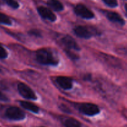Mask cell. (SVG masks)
Returning a JSON list of instances; mask_svg holds the SVG:
<instances>
[{"label":"cell","instance_id":"20","mask_svg":"<svg viewBox=\"0 0 127 127\" xmlns=\"http://www.w3.org/2000/svg\"><path fill=\"white\" fill-rule=\"evenodd\" d=\"M125 9H126V11H127V4H125Z\"/></svg>","mask_w":127,"mask_h":127},{"label":"cell","instance_id":"19","mask_svg":"<svg viewBox=\"0 0 127 127\" xmlns=\"http://www.w3.org/2000/svg\"><path fill=\"white\" fill-rule=\"evenodd\" d=\"M0 100L1 101H3V102H7L8 101L9 99L6 95H4V94H2L1 92H0Z\"/></svg>","mask_w":127,"mask_h":127},{"label":"cell","instance_id":"2","mask_svg":"<svg viewBox=\"0 0 127 127\" xmlns=\"http://www.w3.org/2000/svg\"><path fill=\"white\" fill-rule=\"evenodd\" d=\"M6 117L12 120H22L26 117L24 112L16 107H10L5 113Z\"/></svg>","mask_w":127,"mask_h":127},{"label":"cell","instance_id":"4","mask_svg":"<svg viewBox=\"0 0 127 127\" xmlns=\"http://www.w3.org/2000/svg\"><path fill=\"white\" fill-rule=\"evenodd\" d=\"M17 89H18L19 94L23 97L27 99H32V100H36L37 99V96H36L34 92L26 84L19 83L17 86Z\"/></svg>","mask_w":127,"mask_h":127},{"label":"cell","instance_id":"11","mask_svg":"<svg viewBox=\"0 0 127 127\" xmlns=\"http://www.w3.org/2000/svg\"><path fill=\"white\" fill-rule=\"evenodd\" d=\"M20 104H21V105L22 107L24 108L26 110H28L29 111L32 112L37 114L39 112V108L37 105H35L34 104H33V103L27 101H21L20 102Z\"/></svg>","mask_w":127,"mask_h":127},{"label":"cell","instance_id":"21","mask_svg":"<svg viewBox=\"0 0 127 127\" xmlns=\"http://www.w3.org/2000/svg\"></svg>","mask_w":127,"mask_h":127},{"label":"cell","instance_id":"1","mask_svg":"<svg viewBox=\"0 0 127 127\" xmlns=\"http://www.w3.org/2000/svg\"><path fill=\"white\" fill-rule=\"evenodd\" d=\"M36 59L39 63L44 65L56 66L58 60L52 52L47 49H39L36 52Z\"/></svg>","mask_w":127,"mask_h":127},{"label":"cell","instance_id":"3","mask_svg":"<svg viewBox=\"0 0 127 127\" xmlns=\"http://www.w3.org/2000/svg\"><path fill=\"white\" fill-rule=\"evenodd\" d=\"M79 110L83 114L88 116H94L99 114L100 112L97 105L91 103H83L80 104Z\"/></svg>","mask_w":127,"mask_h":127},{"label":"cell","instance_id":"12","mask_svg":"<svg viewBox=\"0 0 127 127\" xmlns=\"http://www.w3.org/2000/svg\"><path fill=\"white\" fill-rule=\"evenodd\" d=\"M48 6L56 11H61L63 9V6L58 0H48L47 2Z\"/></svg>","mask_w":127,"mask_h":127},{"label":"cell","instance_id":"10","mask_svg":"<svg viewBox=\"0 0 127 127\" xmlns=\"http://www.w3.org/2000/svg\"><path fill=\"white\" fill-rule=\"evenodd\" d=\"M105 16L107 17L108 19L112 22L119 24L120 25H124L125 24V21L124 19L119 14L117 13V12H112V11H107L105 13Z\"/></svg>","mask_w":127,"mask_h":127},{"label":"cell","instance_id":"17","mask_svg":"<svg viewBox=\"0 0 127 127\" xmlns=\"http://www.w3.org/2000/svg\"><path fill=\"white\" fill-rule=\"evenodd\" d=\"M7 57V53L6 50L0 45V59H4Z\"/></svg>","mask_w":127,"mask_h":127},{"label":"cell","instance_id":"9","mask_svg":"<svg viewBox=\"0 0 127 127\" xmlns=\"http://www.w3.org/2000/svg\"><path fill=\"white\" fill-rule=\"evenodd\" d=\"M58 85L64 90H68L71 89L73 87V81L71 78L66 76L57 77L56 79Z\"/></svg>","mask_w":127,"mask_h":127},{"label":"cell","instance_id":"15","mask_svg":"<svg viewBox=\"0 0 127 127\" xmlns=\"http://www.w3.org/2000/svg\"><path fill=\"white\" fill-rule=\"evenodd\" d=\"M8 6L14 9H17L19 6L18 2L15 0H3Z\"/></svg>","mask_w":127,"mask_h":127},{"label":"cell","instance_id":"7","mask_svg":"<svg viewBox=\"0 0 127 127\" xmlns=\"http://www.w3.org/2000/svg\"><path fill=\"white\" fill-rule=\"evenodd\" d=\"M37 11H38V14L45 19L52 21V22H54L57 19L55 14L51 10L47 7H43V6H40L37 8Z\"/></svg>","mask_w":127,"mask_h":127},{"label":"cell","instance_id":"5","mask_svg":"<svg viewBox=\"0 0 127 127\" xmlns=\"http://www.w3.org/2000/svg\"><path fill=\"white\" fill-rule=\"evenodd\" d=\"M74 12L82 18L90 19L94 17V14L90 9L83 4H78L74 7Z\"/></svg>","mask_w":127,"mask_h":127},{"label":"cell","instance_id":"16","mask_svg":"<svg viewBox=\"0 0 127 127\" xmlns=\"http://www.w3.org/2000/svg\"><path fill=\"white\" fill-rule=\"evenodd\" d=\"M103 1H104L107 6H110V7H117L118 5L117 1V0H103Z\"/></svg>","mask_w":127,"mask_h":127},{"label":"cell","instance_id":"8","mask_svg":"<svg viewBox=\"0 0 127 127\" xmlns=\"http://www.w3.org/2000/svg\"><path fill=\"white\" fill-rule=\"evenodd\" d=\"M74 32L78 37L83 38H91L93 36V33L87 27L84 26H78L74 29Z\"/></svg>","mask_w":127,"mask_h":127},{"label":"cell","instance_id":"18","mask_svg":"<svg viewBox=\"0 0 127 127\" xmlns=\"http://www.w3.org/2000/svg\"><path fill=\"white\" fill-rule=\"evenodd\" d=\"M29 33L31 35H32L35 36V37H39V36H40V33L39 31L37 29L31 30V31H29Z\"/></svg>","mask_w":127,"mask_h":127},{"label":"cell","instance_id":"6","mask_svg":"<svg viewBox=\"0 0 127 127\" xmlns=\"http://www.w3.org/2000/svg\"><path fill=\"white\" fill-rule=\"evenodd\" d=\"M62 43L64 46L67 51L73 50H79V47L76 41L71 37L68 35L64 36L62 38Z\"/></svg>","mask_w":127,"mask_h":127},{"label":"cell","instance_id":"14","mask_svg":"<svg viewBox=\"0 0 127 127\" xmlns=\"http://www.w3.org/2000/svg\"><path fill=\"white\" fill-rule=\"evenodd\" d=\"M0 23L6 25H11V21L7 16L0 12Z\"/></svg>","mask_w":127,"mask_h":127},{"label":"cell","instance_id":"13","mask_svg":"<svg viewBox=\"0 0 127 127\" xmlns=\"http://www.w3.org/2000/svg\"><path fill=\"white\" fill-rule=\"evenodd\" d=\"M66 127H81L80 122L73 118H69L64 121Z\"/></svg>","mask_w":127,"mask_h":127}]
</instances>
